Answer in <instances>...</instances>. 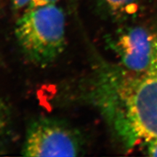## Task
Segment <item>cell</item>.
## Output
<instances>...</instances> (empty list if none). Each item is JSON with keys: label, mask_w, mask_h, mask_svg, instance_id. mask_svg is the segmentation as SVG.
I'll return each mask as SVG.
<instances>
[{"label": "cell", "mask_w": 157, "mask_h": 157, "mask_svg": "<svg viewBox=\"0 0 157 157\" xmlns=\"http://www.w3.org/2000/svg\"><path fill=\"white\" fill-rule=\"evenodd\" d=\"M58 0H31L29 7H34L38 6H42L50 4H56Z\"/></svg>", "instance_id": "cell-7"}, {"label": "cell", "mask_w": 157, "mask_h": 157, "mask_svg": "<svg viewBox=\"0 0 157 157\" xmlns=\"http://www.w3.org/2000/svg\"><path fill=\"white\" fill-rule=\"evenodd\" d=\"M140 74L128 85L110 77L103 103L121 135L150 142L157 140V42L151 62Z\"/></svg>", "instance_id": "cell-1"}, {"label": "cell", "mask_w": 157, "mask_h": 157, "mask_svg": "<svg viewBox=\"0 0 157 157\" xmlns=\"http://www.w3.org/2000/svg\"><path fill=\"white\" fill-rule=\"evenodd\" d=\"M15 36L24 56L41 67L52 63L66 46V17L56 4L28 7L17 21Z\"/></svg>", "instance_id": "cell-2"}, {"label": "cell", "mask_w": 157, "mask_h": 157, "mask_svg": "<svg viewBox=\"0 0 157 157\" xmlns=\"http://www.w3.org/2000/svg\"><path fill=\"white\" fill-rule=\"evenodd\" d=\"M108 42L123 66L142 74L151 62L156 42L144 29L135 27L116 32Z\"/></svg>", "instance_id": "cell-4"}, {"label": "cell", "mask_w": 157, "mask_h": 157, "mask_svg": "<svg viewBox=\"0 0 157 157\" xmlns=\"http://www.w3.org/2000/svg\"><path fill=\"white\" fill-rule=\"evenodd\" d=\"M83 142L69 124L52 117H39L29 124L23 143L25 156H77Z\"/></svg>", "instance_id": "cell-3"}, {"label": "cell", "mask_w": 157, "mask_h": 157, "mask_svg": "<svg viewBox=\"0 0 157 157\" xmlns=\"http://www.w3.org/2000/svg\"><path fill=\"white\" fill-rule=\"evenodd\" d=\"M101 2L115 18H121L132 14L137 9V0H101Z\"/></svg>", "instance_id": "cell-5"}, {"label": "cell", "mask_w": 157, "mask_h": 157, "mask_svg": "<svg viewBox=\"0 0 157 157\" xmlns=\"http://www.w3.org/2000/svg\"><path fill=\"white\" fill-rule=\"evenodd\" d=\"M13 7L15 9H22L23 7L29 6L31 2V0H11Z\"/></svg>", "instance_id": "cell-8"}, {"label": "cell", "mask_w": 157, "mask_h": 157, "mask_svg": "<svg viewBox=\"0 0 157 157\" xmlns=\"http://www.w3.org/2000/svg\"><path fill=\"white\" fill-rule=\"evenodd\" d=\"M148 148V152L150 156H157V140L150 141Z\"/></svg>", "instance_id": "cell-9"}, {"label": "cell", "mask_w": 157, "mask_h": 157, "mask_svg": "<svg viewBox=\"0 0 157 157\" xmlns=\"http://www.w3.org/2000/svg\"><path fill=\"white\" fill-rule=\"evenodd\" d=\"M10 123V112L5 101L0 98V138L6 132Z\"/></svg>", "instance_id": "cell-6"}]
</instances>
